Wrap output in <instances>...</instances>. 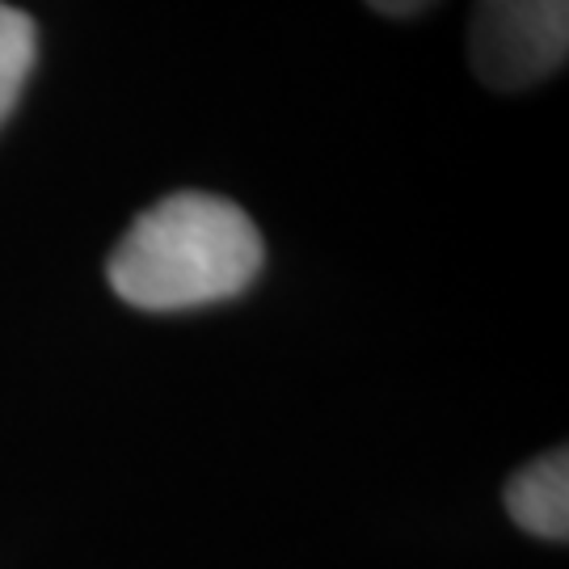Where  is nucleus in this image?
I'll return each mask as SVG.
<instances>
[{"label": "nucleus", "instance_id": "4", "mask_svg": "<svg viewBox=\"0 0 569 569\" xmlns=\"http://www.w3.org/2000/svg\"><path fill=\"white\" fill-rule=\"evenodd\" d=\"M39 60V30L34 18L0 0V127L13 114L21 98V84Z\"/></svg>", "mask_w": 569, "mask_h": 569}, {"label": "nucleus", "instance_id": "1", "mask_svg": "<svg viewBox=\"0 0 569 569\" xmlns=\"http://www.w3.org/2000/svg\"><path fill=\"white\" fill-rule=\"evenodd\" d=\"M262 258V237L241 207L182 190L131 224L106 274L127 305L178 312L241 296L258 279Z\"/></svg>", "mask_w": 569, "mask_h": 569}, {"label": "nucleus", "instance_id": "5", "mask_svg": "<svg viewBox=\"0 0 569 569\" xmlns=\"http://www.w3.org/2000/svg\"><path fill=\"white\" fill-rule=\"evenodd\" d=\"M367 4L385 18H409V13H422L430 0H367Z\"/></svg>", "mask_w": 569, "mask_h": 569}, {"label": "nucleus", "instance_id": "3", "mask_svg": "<svg viewBox=\"0 0 569 569\" xmlns=\"http://www.w3.org/2000/svg\"><path fill=\"white\" fill-rule=\"evenodd\" d=\"M507 510L515 523L545 536V540H566L569 531V460L557 448L552 456L536 460L531 468L515 472L507 486Z\"/></svg>", "mask_w": 569, "mask_h": 569}, {"label": "nucleus", "instance_id": "2", "mask_svg": "<svg viewBox=\"0 0 569 569\" xmlns=\"http://www.w3.org/2000/svg\"><path fill=\"white\" fill-rule=\"evenodd\" d=\"M569 51V0H477L468 56L493 89H528L552 77Z\"/></svg>", "mask_w": 569, "mask_h": 569}]
</instances>
